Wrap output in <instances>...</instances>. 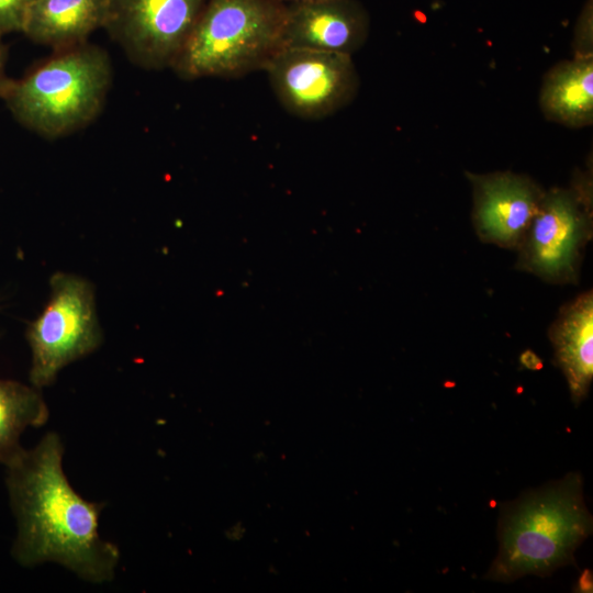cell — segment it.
I'll use <instances>...</instances> for the list:
<instances>
[{"label": "cell", "instance_id": "obj_1", "mask_svg": "<svg viewBox=\"0 0 593 593\" xmlns=\"http://www.w3.org/2000/svg\"><path fill=\"white\" fill-rule=\"evenodd\" d=\"M64 446L46 434L7 467V488L18 534L12 556L23 567L56 562L92 583L111 581L119 548L103 540L98 521L104 504L88 502L63 471Z\"/></svg>", "mask_w": 593, "mask_h": 593}, {"label": "cell", "instance_id": "obj_2", "mask_svg": "<svg viewBox=\"0 0 593 593\" xmlns=\"http://www.w3.org/2000/svg\"><path fill=\"white\" fill-rule=\"evenodd\" d=\"M591 532L581 475L569 473L504 505L499 552L484 578L512 582L527 574L549 575L574 564L573 553Z\"/></svg>", "mask_w": 593, "mask_h": 593}, {"label": "cell", "instance_id": "obj_3", "mask_svg": "<svg viewBox=\"0 0 593 593\" xmlns=\"http://www.w3.org/2000/svg\"><path fill=\"white\" fill-rule=\"evenodd\" d=\"M112 66L104 49L88 42L60 51L12 80L2 99L25 127L56 138L91 123L111 86Z\"/></svg>", "mask_w": 593, "mask_h": 593}, {"label": "cell", "instance_id": "obj_4", "mask_svg": "<svg viewBox=\"0 0 593 593\" xmlns=\"http://www.w3.org/2000/svg\"><path fill=\"white\" fill-rule=\"evenodd\" d=\"M284 10L275 0H206L171 68L187 80L264 70L282 48Z\"/></svg>", "mask_w": 593, "mask_h": 593}, {"label": "cell", "instance_id": "obj_5", "mask_svg": "<svg viewBox=\"0 0 593 593\" xmlns=\"http://www.w3.org/2000/svg\"><path fill=\"white\" fill-rule=\"evenodd\" d=\"M51 288L48 304L27 331L30 381L37 389L49 385L63 367L101 343L91 286L79 277L56 273Z\"/></svg>", "mask_w": 593, "mask_h": 593}, {"label": "cell", "instance_id": "obj_6", "mask_svg": "<svg viewBox=\"0 0 593 593\" xmlns=\"http://www.w3.org/2000/svg\"><path fill=\"white\" fill-rule=\"evenodd\" d=\"M591 190L544 192L537 212L519 245V268L552 282L572 281L591 236Z\"/></svg>", "mask_w": 593, "mask_h": 593}, {"label": "cell", "instance_id": "obj_7", "mask_svg": "<svg viewBox=\"0 0 593 593\" xmlns=\"http://www.w3.org/2000/svg\"><path fill=\"white\" fill-rule=\"evenodd\" d=\"M280 104L303 120H320L349 104L359 88L351 56L281 48L265 66Z\"/></svg>", "mask_w": 593, "mask_h": 593}, {"label": "cell", "instance_id": "obj_8", "mask_svg": "<svg viewBox=\"0 0 593 593\" xmlns=\"http://www.w3.org/2000/svg\"><path fill=\"white\" fill-rule=\"evenodd\" d=\"M206 0H108L103 29L136 66L174 65Z\"/></svg>", "mask_w": 593, "mask_h": 593}, {"label": "cell", "instance_id": "obj_9", "mask_svg": "<svg viewBox=\"0 0 593 593\" xmlns=\"http://www.w3.org/2000/svg\"><path fill=\"white\" fill-rule=\"evenodd\" d=\"M369 15L357 0H312L287 4L282 48L351 56L368 38Z\"/></svg>", "mask_w": 593, "mask_h": 593}, {"label": "cell", "instance_id": "obj_10", "mask_svg": "<svg viewBox=\"0 0 593 593\" xmlns=\"http://www.w3.org/2000/svg\"><path fill=\"white\" fill-rule=\"evenodd\" d=\"M469 178L474 195L473 222L480 238L502 247H517L544 192L529 178L512 172Z\"/></svg>", "mask_w": 593, "mask_h": 593}, {"label": "cell", "instance_id": "obj_11", "mask_svg": "<svg viewBox=\"0 0 593 593\" xmlns=\"http://www.w3.org/2000/svg\"><path fill=\"white\" fill-rule=\"evenodd\" d=\"M549 336L558 366L575 404L588 394L593 377V296L588 291L561 309Z\"/></svg>", "mask_w": 593, "mask_h": 593}, {"label": "cell", "instance_id": "obj_12", "mask_svg": "<svg viewBox=\"0 0 593 593\" xmlns=\"http://www.w3.org/2000/svg\"><path fill=\"white\" fill-rule=\"evenodd\" d=\"M107 12L108 0H33L22 32L35 43L66 49L103 27Z\"/></svg>", "mask_w": 593, "mask_h": 593}, {"label": "cell", "instance_id": "obj_13", "mask_svg": "<svg viewBox=\"0 0 593 593\" xmlns=\"http://www.w3.org/2000/svg\"><path fill=\"white\" fill-rule=\"evenodd\" d=\"M540 104L547 118L572 127L593 120V57L575 56L546 76Z\"/></svg>", "mask_w": 593, "mask_h": 593}, {"label": "cell", "instance_id": "obj_14", "mask_svg": "<svg viewBox=\"0 0 593 593\" xmlns=\"http://www.w3.org/2000/svg\"><path fill=\"white\" fill-rule=\"evenodd\" d=\"M48 407L35 387L0 379V463L9 467L25 451L20 444L27 427L48 419Z\"/></svg>", "mask_w": 593, "mask_h": 593}, {"label": "cell", "instance_id": "obj_15", "mask_svg": "<svg viewBox=\"0 0 593 593\" xmlns=\"http://www.w3.org/2000/svg\"><path fill=\"white\" fill-rule=\"evenodd\" d=\"M33 0H0V36L22 32Z\"/></svg>", "mask_w": 593, "mask_h": 593}, {"label": "cell", "instance_id": "obj_16", "mask_svg": "<svg viewBox=\"0 0 593 593\" xmlns=\"http://www.w3.org/2000/svg\"><path fill=\"white\" fill-rule=\"evenodd\" d=\"M591 4L586 5L580 20V29L578 30L580 42V48L577 56H592L591 43H592V9Z\"/></svg>", "mask_w": 593, "mask_h": 593}, {"label": "cell", "instance_id": "obj_17", "mask_svg": "<svg viewBox=\"0 0 593 593\" xmlns=\"http://www.w3.org/2000/svg\"><path fill=\"white\" fill-rule=\"evenodd\" d=\"M7 47L2 42V36H0V98L2 99L5 93L11 79L5 75V63H7Z\"/></svg>", "mask_w": 593, "mask_h": 593}, {"label": "cell", "instance_id": "obj_18", "mask_svg": "<svg viewBox=\"0 0 593 593\" xmlns=\"http://www.w3.org/2000/svg\"><path fill=\"white\" fill-rule=\"evenodd\" d=\"M521 363L530 370H539L542 368L541 359L532 350H525L519 357Z\"/></svg>", "mask_w": 593, "mask_h": 593}, {"label": "cell", "instance_id": "obj_19", "mask_svg": "<svg viewBox=\"0 0 593 593\" xmlns=\"http://www.w3.org/2000/svg\"><path fill=\"white\" fill-rule=\"evenodd\" d=\"M579 589L581 592L592 591V574L590 570H585L579 580Z\"/></svg>", "mask_w": 593, "mask_h": 593}, {"label": "cell", "instance_id": "obj_20", "mask_svg": "<svg viewBox=\"0 0 593 593\" xmlns=\"http://www.w3.org/2000/svg\"><path fill=\"white\" fill-rule=\"evenodd\" d=\"M275 1L287 5V4L301 3V2L312 1V0H275Z\"/></svg>", "mask_w": 593, "mask_h": 593}]
</instances>
